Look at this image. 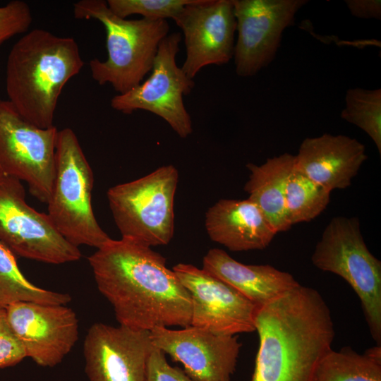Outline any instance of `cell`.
Listing matches in <instances>:
<instances>
[{
	"mask_svg": "<svg viewBox=\"0 0 381 381\" xmlns=\"http://www.w3.org/2000/svg\"><path fill=\"white\" fill-rule=\"evenodd\" d=\"M295 164V155L284 153L269 158L260 165L248 163L249 179L244 190L260 209L277 233L286 231L290 225L285 208V189Z\"/></svg>",
	"mask_w": 381,
	"mask_h": 381,
	"instance_id": "ffe728a7",
	"label": "cell"
},
{
	"mask_svg": "<svg viewBox=\"0 0 381 381\" xmlns=\"http://www.w3.org/2000/svg\"><path fill=\"white\" fill-rule=\"evenodd\" d=\"M25 358V350L9 324L6 307L0 305V368L15 365Z\"/></svg>",
	"mask_w": 381,
	"mask_h": 381,
	"instance_id": "4316f807",
	"label": "cell"
},
{
	"mask_svg": "<svg viewBox=\"0 0 381 381\" xmlns=\"http://www.w3.org/2000/svg\"><path fill=\"white\" fill-rule=\"evenodd\" d=\"M363 144L344 135L306 138L295 155V168L332 192L351 186L367 159Z\"/></svg>",
	"mask_w": 381,
	"mask_h": 381,
	"instance_id": "e0dca14e",
	"label": "cell"
},
{
	"mask_svg": "<svg viewBox=\"0 0 381 381\" xmlns=\"http://www.w3.org/2000/svg\"><path fill=\"white\" fill-rule=\"evenodd\" d=\"M179 171L162 166L138 179L111 187L107 199L121 238L148 246L167 245L174 234Z\"/></svg>",
	"mask_w": 381,
	"mask_h": 381,
	"instance_id": "52a82bcc",
	"label": "cell"
},
{
	"mask_svg": "<svg viewBox=\"0 0 381 381\" xmlns=\"http://www.w3.org/2000/svg\"><path fill=\"white\" fill-rule=\"evenodd\" d=\"M330 193L294 167L285 189V208L290 225L316 218L327 207Z\"/></svg>",
	"mask_w": 381,
	"mask_h": 381,
	"instance_id": "603a6c76",
	"label": "cell"
},
{
	"mask_svg": "<svg viewBox=\"0 0 381 381\" xmlns=\"http://www.w3.org/2000/svg\"><path fill=\"white\" fill-rule=\"evenodd\" d=\"M306 0H232L238 32L234 59L236 74L250 77L268 66L283 31L294 23Z\"/></svg>",
	"mask_w": 381,
	"mask_h": 381,
	"instance_id": "8fae6325",
	"label": "cell"
},
{
	"mask_svg": "<svg viewBox=\"0 0 381 381\" xmlns=\"http://www.w3.org/2000/svg\"><path fill=\"white\" fill-rule=\"evenodd\" d=\"M195 0H108L107 4L116 16L126 18L138 14L143 18L174 19L187 5Z\"/></svg>",
	"mask_w": 381,
	"mask_h": 381,
	"instance_id": "d4e9b609",
	"label": "cell"
},
{
	"mask_svg": "<svg viewBox=\"0 0 381 381\" xmlns=\"http://www.w3.org/2000/svg\"><path fill=\"white\" fill-rule=\"evenodd\" d=\"M56 126L41 128L0 99V174L25 181L30 193L47 203L56 174Z\"/></svg>",
	"mask_w": 381,
	"mask_h": 381,
	"instance_id": "ba28073f",
	"label": "cell"
},
{
	"mask_svg": "<svg viewBox=\"0 0 381 381\" xmlns=\"http://www.w3.org/2000/svg\"><path fill=\"white\" fill-rule=\"evenodd\" d=\"M202 269L232 286L258 308L300 285L289 272L270 265H245L219 248L206 253Z\"/></svg>",
	"mask_w": 381,
	"mask_h": 381,
	"instance_id": "d6986e66",
	"label": "cell"
},
{
	"mask_svg": "<svg viewBox=\"0 0 381 381\" xmlns=\"http://www.w3.org/2000/svg\"><path fill=\"white\" fill-rule=\"evenodd\" d=\"M77 19H95L106 32L107 59L90 61L92 78L110 84L118 94L140 85L152 71L161 41L169 35L167 20H128L114 14L103 0H80L73 4Z\"/></svg>",
	"mask_w": 381,
	"mask_h": 381,
	"instance_id": "277c9868",
	"label": "cell"
},
{
	"mask_svg": "<svg viewBox=\"0 0 381 381\" xmlns=\"http://www.w3.org/2000/svg\"><path fill=\"white\" fill-rule=\"evenodd\" d=\"M352 16L365 19H381L380 0H346L344 1Z\"/></svg>",
	"mask_w": 381,
	"mask_h": 381,
	"instance_id": "f1b7e54d",
	"label": "cell"
},
{
	"mask_svg": "<svg viewBox=\"0 0 381 381\" xmlns=\"http://www.w3.org/2000/svg\"><path fill=\"white\" fill-rule=\"evenodd\" d=\"M144 381H194L183 370L170 365L162 350L154 346L146 364Z\"/></svg>",
	"mask_w": 381,
	"mask_h": 381,
	"instance_id": "83f0119b",
	"label": "cell"
},
{
	"mask_svg": "<svg viewBox=\"0 0 381 381\" xmlns=\"http://www.w3.org/2000/svg\"><path fill=\"white\" fill-rule=\"evenodd\" d=\"M6 309L26 357L40 366L59 364L78 339V317L66 305L17 302Z\"/></svg>",
	"mask_w": 381,
	"mask_h": 381,
	"instance_id": "5bb4252c",
	"label": "cell"
},
{
	"mask_svg": "<svg viewBox=\"0 0 381 381\" xmlns=\"http://www.w3.org/2000/svg\"><path fill=\"white\" fill-rule=\"evenodd\" d=\"M341 117L362 129L381 155V89L349 88Z\"/></svg>",
	"mask_w": 381,
	"mask_h": 381,
	"instance_id": "cb8c5ba5",
	"label": "cell"
},
{
	"mask_svg": "<svg viewBox=\"0 0 381 381\" xmlns=\"http://www.w3.org/2000/svg\"><path fill=\"white\" fill-rule=\"evenodd\" d=\"M98 290L119 325L150 331L190 325L189 293L150 246L110 238L88 258Z\"/></svg>",
	"mask_w": 381,
	"mask_h": 381,
	"instance_id": "6da1fadb",
	"label": "cell"
},
{
	"mask_svg": "<svg viewBox=\"0 0 381 381\" xmlns=\"http://www.w3.org/2000/svg\"><path fill=\"white\" fill-rule=\"evenodd\" d=\"M0 242L13 254L49 264L77 261L82 255L58 232L47 214L27 203L21 181L1 174Z\"/></svg>",
	"mask_w": 381,
	"mask_h": 381,
	"instance_id": "9c48e42d",
	"label": "cell"
},
{
	"mask_svg": "<svg viewBox=\"0 0 381 381\" xmlns=\"http://www.w3.org/2000/svg\"><path fill=\"white\" fill-rule=\"evenodd\" d=\"M210 239L234 252L266 248L277 234L260 209L249 199H222L205 214Z\"/></svg>",
	"mask_w": 381,
	"mask_h": 381,
	"instance_id": "ac0fdd59",
	"label": "cell"
},
{
	"mask_svg": "<svg viewBox=\"0 0 381 381\" xmlns=\"http://www.w3.org/2000/svg\"><path fill=\"white\" fill-rule=\"evenodd\" d=\"M183 32L190 79L205 66L227 64L234 56L236 23L232 0H195L173 19Z\"/></svg>",
	"mask_w": 381,
	"mask_h": 381,
	"instance_id": "4fadbf2b",
	"label": "cell"
},
{
	"mask_svg": "<svg viewBox=\"0 0 381 381\" xmlns=\"http://www.w3.org/2000/svg\"><path fill=\"white\" fill-rule=\"evenodd\" d=\"M311 381H381V346L362 354L351 347L332 349L318 362Z\"/></svg>",
	"mask_w": 381,
	"mask_h": 381,
	"instance_id": "44dd1931",
	"label": "cell"
},
{
	"mask_svg": "<svg viewBox=\"0 0 381 381\" xmlns=\"http://www.w3.org/2000/svg\"><path fill=\"white\" fill-rule=\"evenodd\" d=\"M32 21L30 8L23 1L13 0L0 6V44L26 32Z\"/></svg>",
	"mask_w": 381,
	"mask_h": 381,
	"instance_id": "484cf974",
	"label": "cell"
},
{
	"mask_svg": "<svg viewBox=\"0 0 381 381\" xmlns=\"http://www.w3.org/2000/svg\"><path fill=\"white\" fill-rule=\"evenodd\" d=\"M153 347L148 330L95 322L84 340L85 374L89 381H144Z\"/></svg>",
	"mask_w": 381,
	"mask_h": 381,
	"instance_id": "9a60e30c",
	"label": "cell"
},
{
	"mask_svg": "<svg viewBox=\"0 0 381 381\" xmlns=\"http://www.w3.org/2000/svg\"><path fill=\"white\" fill-rule=\"evenodd\" d=\"M182 37L179 32L169 34L160 42L152 73L138 86L111 99V107L126 114L136 110L150 111L163 119L181 138L193 132L192 121L183 97L195 86L176 64Z\"/></svg>",
	"mask_w": 381,
	"mask_h": 381,
	"instance_id": "30bf717a",
	"label": "cell"
},
{
	"mask_svg": "<svg viewBox=\"0 0 381 381\" xmlns=\"http://www.w3.org/2000/svg\"><path fill=\"white\" fill-rule=\"evenodd\" d=\"M255 327L259 347L250 381H311L335 335L322 295L301 284L258 308Z\"/></svg>",
	"mask_w": 381,
	"mask_h": 381,
	"instance_id": "7a4b0ae2",
	"label": "cell"
},
{
	"mask_svg": "<svg viewBox=\"0 0 381 381\" xmlns=\"http://www.w3.org/2000/svg\"><path fill=\"white\" fill-rule=\"evenodd\" d=\"M83 66L73 37L33 29L16 42L8 56V101L28 122L51 128L63 88Z\"/></svg>",
	"mask_w": 381,
	"mask_h": 381,
	"instance_id": "3957f363",
	"label": "cell"
},
{
	"mask_svg": "<svg viewBox=\"0 0 381 381\" xmlns=\"http://www.w3.org/2000/svg\"><path fill=\"white\" fill-rule=\"evenodd\" d=\"M315 267L343 278L358 296L368 327L381 346V262L368 248L358 217H332L311 255Z\"/></svg>",
	"mask_w": 381,
	"mask_h": 381,
	"instance_id": "8992f818",
	"label": "cell"
},
{
	"mask_svg": "<svg viewBox=\"0 0 381 381\" xmlns=\"http://www.w3.org/2000/svg\"><path fill=\"white\" fill-rule=\"evenodd\" d=\"M68 294L47 290L26 279L18 267L13 253L0 242V305L6 307L17 302L66 305Z\"/></svg>",
	"mask_w": 381,
	"mask_h": 381,
	"instance_id": "7402d4cb",
	"label": "cell"
},
{
	"mask_svg": "<svg viewBox=\"0 0 381 381\" xmlns=\"http://www.w3.org/2000/svg\"><path fill=\"white\" fill-rule=\"evenodd\" d=\"M172 270L191 298L190 325L219 335L255 331L258 307L237 290L190 264L179 263Z\"/></svg>",
	"mask_w": 381,
	"mask_h": 381,
	"instance_id": "7c38bea8",
	"label": "cell"
},
{
	"mask_svg": "<svg viewBox=\"0 0 381 381\" xmlns=\"http://www.w3.org/2000/svg\"><path fill=\"white\" fill-rule=\"evenodd\" d=\"M154 346L181 363L194 381H231L241 347L238 336L219 335L192 325L180 329L155 327Z\"/></svg>",
	"mask_w": 381,
	"mask_h": 381,
	"instance_id": "2e32d148",
	"label": "cell"
},
{
	"mask_svg": "<svg viewBox=\"0 0 381 381\" xmlns=\"http://www.w3.org/2000/svg\"><path fill=\"white\" fill-rule=\"evenodd\" d=\"M93 186V172L76 135L69 128L59 131L47 214L58 232L78 248L85 245L97 249L111 238L95 217Z\"/></svg>",
	"mask_w": 381,
	"mask_h": 381,
	"instance_id": "5b68a950",
	"label": "cell"
}]
</instances>
